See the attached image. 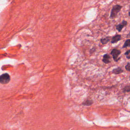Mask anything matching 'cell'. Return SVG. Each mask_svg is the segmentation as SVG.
Here are the masks:
<instances>
[{
	"instance_id": "obj_1",
	"label": "cell",
	"mask_w": 130,
	"mask_h": 130,
	"mask_svg": "<svg viewBox=\"0 0 130 130\" xmlns=\"http://www.w3.org/2000/svg\"><path fill=\"white\" fill-rule=\"evenodd\" d=\"M121 8H122V7L120 5H117L114 6L111 10V14H110V18H115L118 14V12L121 10Z\"/></svg>"
},
{
	"instance_id": "obj_2",
	"label": "cell",
	"mask_w": 130,
	"mask_h": 130,
	"mask_svg": "<svg viewBox=\"0 0 130 130\" xmlns=\"http://www.w3.org/2000/svg\"><path fill=\"white\" fill-rule=\"evenodd\" d=\"M110 53L112 55L113 58L115 61H117L120 59V58H118V57L121 54L120 50L116 48H114L112 50Z\"/></svg>"
},
{
	"instance_id": "obj_3",
	"label": "cell",
	"mask_w": 130,
	"mask_h": 130,
	"mask_svg": "<svg viewBox=\"0 0 130 130\" xmlns=\"http://www.w3.org/2000/svg\"><path fill=\"white\" fill-rule=\"evenodd\" d=\"M10 80V77L7 73H5L0 76V83L7 84Z\"/></svg>"
},
{
	"instance_id": "obj_4",
	"label": "cell",
	"mask_w": 130,
	"mask_h": 130,
	"mask_svg": "<svg viewBox=\"0 0 130 130\" xmlns=\"http://www.w3.org/2000/svg\"><path fill=\"white\" fill-rule=\"evenodd\" d=\"M127 22L126 21H125V20L122 21L120 23H119V24H118V25H116V29H117L119 32L121 31V30H122V29L127 25Z\"/></svg>"
},
{
	"instance_id": "obj_5",
	"label": "cell",
	"mask_w": 130,
	"mask_h": 130,
	"mask_svg": "<svg viewBox=\"0 0 130 130\" xmlns=\"http://www.w3.org/2000/svg\"><path fill=\"white\" fill-rule=\"evenodd\" d=\"M121 40V36L120 35H116L111 38V43H115Z\"/></svg>"
},
{
	"instance_id": "obj_6",
	"label": "cell",
	"mask_w": 130,
	"mask_h": 130,
	"mask_svg": "<svg viewBox=\"0 0 130 130\" xmlns=\"http://www.w3.org/2000/svg\"><path fill=\"white\" fill-rule=\"evenodd\" d=\"M102 61L106 64L109 63L110 61V56L108 54H105L103 55Z\"/></svg>"
},
{
	"instance_id": "obj_7",
	"label": "cell",
	"mask_w": 130,
	"mask_h": 130,
	"mask_svg": "<svg viewBox=\"0 0 130 130\" xmlns=\"http://www.w3.org/2000/svg\"><path fill=\"white\" fill-rule=\"evenodd\" d=\"M93 101L91 99H87L86 100H85L83 103H82V105L84 106H89L90 105H91L93 104Z\"/></svg>"
},
{
	"instance_id": "obj_8",
	"label": "cell",
	"mask_w": 130,
	"mask_h": 130,
	"mask_svg": "<svg viewBox=\"0 0 130 130\" xmlns=\"http://www.w3.org/2000/svg\"><path fill=\"white\" fill-rule=\"evenodd\" d=\"M123 70L121 69V68L120 67H118L117 68H115V69H114L112 72L114 74H119L120 73H121L122 72H123Z\"/></svg>"
},
{
	"instance_id": "obj_9",
	"label": "cell",
	"mask_w": 130,
	"mask_h": 130,
	"mask_svg": "<svg viewBox=\"0 0 130 130\" xmlns=\"http://www.w3.org/2000/svg\"><path fill=\"white\" fill-rule=\"evenodd\" d=\"M110 39H111V37L109 36H108V37H106V38H102L101 39V42L102 43V44H106L109 42Z\"/></svg>"
},
{
	"instance_id": "obj_10",
	"label": "cell",
	"mask_w": 130,
	"mask_h": 130,
	"mask_svg": "<svg viewBox=\"0 0 130 130\" xmlns=\"http://www.w3.org/2000/svg\"><path fill=\"white\" fill-rule=\"evenodd\" d=\"M129 43H130V40L129 39L126 40L125 41V42L122 46V48H126V47H128L129 46Z\"/></svg>"
},
{
	"instance_id": "obj_11",
	"label": "cell",
	"mask_w": 130,
	"mask_h": 130,
	"mask_svg": "<svg viewBox=\"0 0 130 130\" xmlns=\"http://www.w3.org/2000/svg\"><path fill=\"white\" fill-rule=\"evenodd\" d=\"M129 91H130V86L129 85H127L123 88V92H129Z\"/></svg>"
},
{
	"instance_id": "obj_12",
	"label": "cell",
	"mask_w": 130,
	"mask_h": 130,
	"mask_svg": "<svg viewBox=\"0 0 130 130\" xmlns=\"http://www.w3.org/2000/svg\"><path fill=\"white\" fill-rule=\"evenodd\" d=\"M129 53H130V50H127V51H126V52H125V53H124L125 55L126 56V58H127V59H129V58H130Z\"/></svg>"
},
{
	"instance_id": "obj_13",
	"label": "cell",
	"mask_w": 130,
	"mask_h": 130,
	"mask_svg": "<svg viewBox=\"0 0 130 130\" xmlns=\"http://www.w3.org/2000/svg\"><path fill=\"white\" fill-rule=\"evenodd\" d=\"M125 69L127 71H130V63H129V62H127V64L125 67Z\"/></svg>"
},
{
	"instance_id": "obj_14",
	"label": "cell",
	"mask_w": 130,
	"mask_h": 130,
	"mask_svg": "<svg viewBox=\"0 0 130 130\" xmlns=\"http://www.w3.org/2000/svg\"><path fill=\"white\" fill-rule=\"evenodd\" d=\"M94 51H95V48H92V49H91L90 50V53H93Z\"/></svg>"
}]
</instances>
